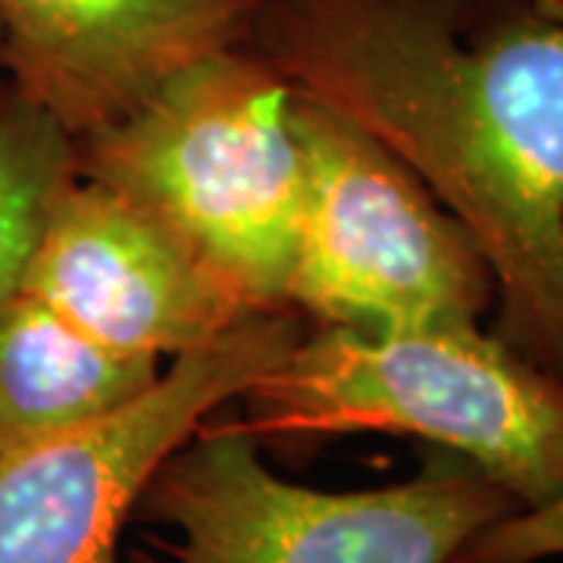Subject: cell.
Listing matches in <instances>:
<instances>
[{"instance_id": "11", "label": "cell", "mask_w": 563, "mask_h": 563, "mask_svg": "<svg viewBox=\"0 0 563 563\" xmlns=\"http://www.w3.org/2000/svg\"><path fill=\"white\" fill-rule=\"evenodd\" d=\"M551 558H563V495L485 526L454 563H542Z\"/></svg>"}, {"instance_id": "9", "label": "cell", "mask_w": 563, "mask_h": 563, "mask_svg": "<svg viewBox=\"0 0 563 563\" xmlns=\"http://www.w3.org/2000/svg\"><path fill=\"white\" fill-rule=\"evenodd\" d=\"M163 366L103 347L20 291L0 310V457L132 404Z\"/></svg>"}, {"instance_id": "12", "label": "cell", "mask_w": 563, "mask_h": 563, "mask_svg": "<svg viewBox=\"0 0 563 563\" xmlns=\"http://www.w3.org/2000/svg\"><path fill=\"white\" fill-rule=\"evenodd\" d=\"M542 7H548V10H554V13H563V0H539Z\"/></svg>"}, {"instance_id": "3", "label": "cell", "mask_w": 563, "mask_h": 563, "mask_svg": "<svg viewBox=\"0 0 563 563\" xmlns=\"http://www.w3.org/2000/svg\"><path fill=\"white\" fill-rule=\"evenodd\" d=\"M79 176L113 188L229 282L282 310L303 210L295 91L242 44L191 63L120 120L76 139Z\"/></svg>"}, {"instance_id": "10", "label": "cell", "mask_w": 563, "mask_h": 563, "mask_svg": "<svg viewBox=\"0 0 563 563\" xmlns=\"http://www.w3.org/2000/svg\"><path fill=\"white\" fill-rule=\"evenodd\" d=\"M76 176V139L13 81H0V310L22 291L51 213Z\"/></svg>"}, {"instance_id": "5", "label": "cell", "mask_w": 563, "mask_h": 563, "mask_svg": "<svg viewBox=\"0 0 563 563\" xmlns=\"http://www.w3.org/2000/svg\"><path fill=\"white\" fill-rule=\"evenodd\" d=\"M303 210L285 307L320 325H479L495 279L479 247L391 151L295 95Z\"/></svg>"}, {"instance_id": "1", "label": "cell", "mask_w": 563, "mask_h": 563, "mask_svg": "<svg viewBox=\"0 0 563 563\" xmlns=\"http://www.w3.org/2000/svg\"><path fill=\"white\" fill-rule=\"evenodd\" d=\"M247 44L432 191L492 269V332L563 383V13L266 0Z\"/></svg>"}, {"instance_id": "2", "label": "cell", "mask_w": 563, "mask_h": 563, "mask_svg": "<svg viewBox=\"0 0 563 563\" xmlns=\"http://www.w3.org/2000/svg\"><path fill=\"white\" fill-rule=\"evenodd\" d=\"M235 407L261 448L383 432L461 454L520 507L563 495V383L483 322L320 325Z\"/></svg>"}, {"instance_id": "8", "label": "cell", "mask_w": 563, "mask_h": 563, "mask_svg": "<svg viewBox=\"0 0 563 563\" xmlns=\"http://www.w3.org/2000/svg\"><path fill=\"white\" fill-rule=\"evenodd\" d=\"M266 0H0V69L81 139L191 63L242 47Z\"/></svg>"}, {"instance_id": "7", "label": "cell", "mask_w": 563, "mask_h": 563, "mask_svg": "<svg viewBox=\"0 0 563 563\" xmlns=\"http://www.w3.org/2000/svg\"><path fill=\"white\" fill-rule=\"evenodd\" d=\"M22 295L103 347L157 363L261 313L161 220L85 176L54 207Z\"/></svg>"}, {"instance_id": "4", "label": "cell", "mask_w": 563, "mask_h": 563, "mask_svg": "<svg viewBox=\"0 0 563 563\" xmlns=\"http://www.w3.org/2000/svg\"><path fill=\"white\" fill-rule=\"evenodd\" d=\"M520 510L476 463L429 448L401 483L325 492L291 483L225 413L198 426L144 485V536L125 563H454L485 526Z\"/></svg>"}, {"instance_id": "6", "label": "cell", "mask_w": 563, "mask_h": 563, "mask_svg": "<svg viewBox=\"0 0 563 563\" xmlns=\"http://www.w3.org/2000/svg\"><path fill=\"white\" fill-rule=\"evenodd\" d=\"M301 313L261 310L179 354L141 398L0 457V563H125L144 485L207 417L263 379L301 339Z\"/></svg>"}]
</instances>
